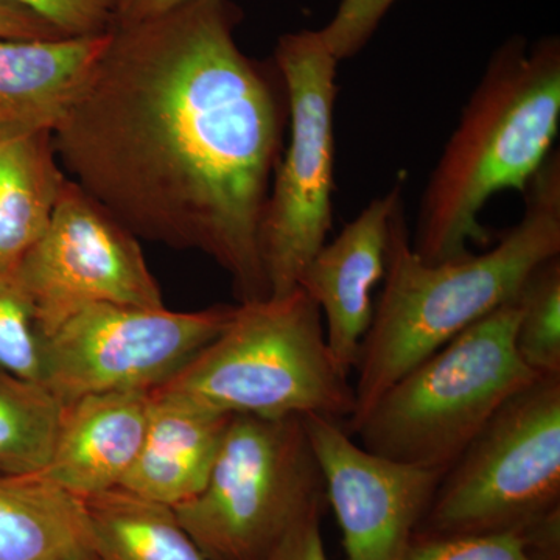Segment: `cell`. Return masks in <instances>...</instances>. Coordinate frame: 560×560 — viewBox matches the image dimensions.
<instances>
[{
    "instance_id": "obj_1",
    "label": "cell",
    "mask_w": 560,
    "mask_h": 560,
    "mask_svg": "<svg viewBox=\"0 0 560 560\" xmlns=\"http://www.w3.org/2000/svg\"><path fill=\"white\" fill-rule=\"evenodd\" d=\"M242 10L190 0L114 25L51 136L66 175L143 241L198 249L241 302L267 300L260 226L289 98L276 65L243 54Z\"/></svg>"
},
{
    "instance_id": "obj_2",
    "label": "cell",
    "mask_w": 560,
    "mask_h": 560,
    "mask_svg": "<svg viewBox=\"0 0 560 560\" xmlns=\"http://www.w3.org/2000/svg\"><path fill=\"white\" fill-rule=\"evenodd\" d=\"M525 213L492 248L429 264L412 249L404 198L389 221L385 287L361 342L355 410L359 429L400 377L501 305L515 300L530 272L560 256V160L550 154L525 190Z\"/></svg>"
},
{
    "instance_id": "obj_3",
    "label": "cell",
    "mask_w": 560,
    "mask_h": 560,
    "mask_svg": "<svg viewBox=\"0 0 560 560\" xmlns=\"http://www.w3.org/2000/svg\"><path fill=\"white\" fill-rule=\"evenodd\" d=\"M560 121V40L512 36L490 58L420 201L416 254L429 264L488 246L486 202L526 187L550 156Z\"/></svg>"
},
{
    "instance_id": "obj_4",
    "label": "cell",
    "mask_w": 560,
    "mask_h": 560,
    "mask_svg": "<svg viewBox=\"0 0 560 560\" xmlns=\"http://www.w3.org/2000/svg\"><path fill=\"white\" fill-rule=\"evenodd\" d=\"M161 388L230 416L318 415L348 422L355 410L353 386L331 357L323 315L301 289L241 302L219 337Z\"/></svg>"
},
{
    "instance_id": "obj_5",
    "label": "cell",
    "mask_w": 560,
    "mask_h": 560,
    "mask_svg": "<svg viewBox=\"0 0 560 560\" xmlns=\"http://www.w3.org/2000/svg\"><path fill=\"white\" fill-rule=\"evenodd\" d=\"M518 319L515 296L411 368L353 433L361 447L397 463L451 469L492 416L541 377L515 348Z\"/></svg>"
},
{
    "instance_id": "obj_6",
    "label": "cell",
    "mask_w": 560,
    "mask_h": 560,
    "mask_svg": "<svg viewBox=\"0 0 560 560\" xmlns=\"http://www.w3.org/2000/svg\"><path fill=\"white\" fill-rule=\"evenodd\" d=\"M326 504L302 418L235 415L205 488L173 510L209 560H264L294 523Z\"/></svg>"
},
{
    "instance_id": "obj_7",
    "label": "cell",
    "mask_w": 560,
    "mask_h": 560,
    "mask_svg": "<svg viewBox=\"0 0 560 560\" xmlns=\"http://www.w3.org/2000/svg\"><path fill=\"white\" fill-rule=\"evenodd\" d=\"M560 510V374L500 408L445 471L418 533H525Z\"/></svg>"
},
{
    "instance_id": "obj_8",
    "label": "cell",
    "mask_w": 560,
    "mask_h": 560,
    "mask_svg": "<svg viewBox=\"0 0 560 560\" xmlns=\"http://www.w3.org/2000/svg\"><path fill=\"white\" fill-rule=\"evenodd\" d=\"M338 62L319 31L287 33L276 46L275 65L289 98L290 140L260 226L268 298L298 289L301 272L326 245L331 228Z\"/></svg>"
},
{
    "instance_id": "obj_9",
    "label": "cell",
    "mask_w": 560,
    "mask_h": 560,
    "mask_svg": "<svg viewBox=\"0 0 560 560\" xmlns=\"http://www.w3.org/2000/svg\"><path fill=\"white\" fill-rule=\"evenodd\" d=\"M234 312L232 305L186 313L88 305L44 338L43 385L65 405L90 394L161 388L219 337Z\"/></svg>"
},
{
    "instance_id": "obj_10",
    "label": "cell",
    "mask_w": 560,
    "mask_h": 560,
    "mask_svg": "<svg viewBox=\"0 0 560 560\" xmlns=\"http://www.w3.org/2000/svg\"><path fill=\"white\" fill-rule=\"evenodd\" d=\"M18 278L44 338L88 305L165 307L139 238L69 176Z\"/></svg>"
},
{
    "instance_id": "obj_11",
    "label": "cell",
    "mask_w": 560,
    "mask_h": 560,
    "mask_svg": "<svg viewBox=\"0 0 560 560\" xmlns=\"http://www.w3.org/2000/svg\"><path fill=\"white\" fill-rule=\"evenodd\" d=\"M348 560H400L445 471L397 463L355 444L342 422L302 416Z\"/></svg>"
},
{
    "instance_id": "obj_12",
    "label": "cell",
    "mask_w": 560,
    "mask_h": 560,
    "mask_svg": "<svg viewBox=\"0 0 560 560\" xmlns=\"http://www.w3.org/2000/svg\"><path fill=\"white\" fill-rule=\"evenodd\" d=\"M397 183L361 210L330 245H324L301 272L304 291L326 320V340L335 363L346 375L355 368L361 342L370 329L372 290L385 278L389 221L401 200Z\"/></svg>"
},
{
    "instance_id": "obj_13",
    "label": "cell",
    "mask_w": 560,
    "mask_h": 560,
    "mask_svg": "<svg viewBox=\"0 0 560 560\" xmlns=\"http://www.w3.org/2000/svg\"><path fill=\"white\" fill-rule=\"evenodd\" d=\"M151 390L90 394L65 405L40 475L84 500L119 488L145 436Z\"/></svg>"
},
{
    "instance_id": "obj_14",
    "label": "cell",
    "mask_w": 560,
    "mask_h": 560,
    "mask_svg": "<svg viewBox=\"0 0 560 560\" xmlns=\"http://www.w3.org/2000/svg\"><path fill=\"white\" fill-rule=\"evenodd\" d=\"M232 416L178 393L151 390L145 436L119 488L175 508L201 492Z\"/></svg>"
},
{
    "instance_id": "obj_15",
    "label": "cell",
    "mask_w": 560,
    "mask_h": 560,
    "mask_svg": "<svg viewBox=\"0 0 560 560\" xmlns=\"http://www.w3.org/2000/svg\"><path fill=\"white\" fill-rule=\"evenodd\" d=\"M108 33L50 40L0 38V135L54 132L105 49Z\"/></svg>"
},
{
    "instance_id": "obj_16",
    "label": "cell",
    "mask_w": 560,
    "mask_h": 560,
    "mask_svg": "<svg viewBox=\"0 0 560 560\" xmlns=\"http://www.w3.org/2000/svg\"><path fill=\"white\" fill-rule=\"evenodd\" d=\"M66 179L51 131L0 135V275L46 234Z\"/></svg>"
},
{
    "instance_id": "obj_17",
    "label": "cell",
    "mask_w": 560,
    "mask_h": 560,
    "mask_svg": "<svg viewBox=\"0 0 560 560\" xmlns=\"http://www.w3.org/2000/svg\"><path fill=\"white\" fill-rule=\"evenodd\" d=\"M92 551L83 500L40 474H0V560H79Z\"/></svg>"
},
{
    "instance_id": "obj_18",
    "label": "cell",
    "mask_w": 560,
    "mask_h": 560,
    "mask_svg": "<svg viewBox=\"0 0 560 560\" xmlns=\"http://www.w3.org/2000/svg\"><path fill=\"white\" fill-rule=\"evenodd\" d=\"M83 501L103 560H209L168 504L121 488Z\"/></svg>"
},
{
    "instance_id": "obj_19",
    "label": "cell",
    "mask_w": 560,
    "mask_h": 560,
    "mask_svg": "<svg viewBox=\"0 0 560 560\" xmlns=\"http://www.w3.org/2000/svg\"><path fill=\"white\" fill-rule=\"evenodd\" d=\"M62 410L43 383L0 370V474H40L49 466Z\"/></svg>"
},
{
    "instance_id": "obj_20",
    "label": "cell",
    "mask_w": 560,
    "mask_h": 560,
    "mask_svg": "<svg viewBox=\"0 0 560 560\" xmlns=\"http://www.w3.org/2000/svg\"><path fill=\"white\" fill-rule=\"evenodd\" d=\"M515 348L537 375L560 374V256L540 264L517 294Z\"/></svg>"
},
{
    "instance_id": "obj_21",
    "label": "cell",
    "mask_w": 560,
    "mask_h": 560,
    "mask_svg": "<svg viewBox=\"0 0 560 560\" xmlns=\"http://www.w3.org/2000/svg\"><path fill=\"white\" fill-rule=\"evenodd\" d=\"M44 337L18 270L0 275V370L43 383Z\"/></svg>"
},
{
    "instance_id": "obj_22",
    "label": "cell",
    "mask_w": 560,
    "mask_h": 560,
    "mask_svg": "<svg viewBox=\"0 0 560 560\" xmlns=\"http://www.w3.org/2000/svg\"><path fill=\"white\" fill-rule=\"evenodd\" d=\"M400 560H534L518 533L434 536L416 533Z\"/></svg>"
},
{
    "instance_id": "obj_23",
    "label": "cell",
    "mask_w": 560,
    "mask_h": 560,
    "mask_svg": "<svg viewBox=\"0 0 560 560\" xmlns=\"http://www.w3.org/2000/svg\"><path fill=\"white\" fill-rule=\"evenodd\" d=\"M38 14L65 38L105 35L113 28L121 0H0Z\"/></svg>"
},
{
    "instance_id": "obj_24",
    "label": "cell",
    "mask_w": 560,
    "mask_h": 560,
    "mask_svg": "<svg viewBox=\"0 0 560 560\" xmlns=\"http://www.w3.org/2000/svg\"><path fill=\"white\" fill-rule=\"evenodd\" d=\"M394 3L396 0H340L329 24L319 31L331 55L338 61L355 57Z\"/></svg>"
},
{
    "instance_id": "obj_25",
    "label": "cell",
    "mask_w": 560,
    "mask_h": 560,
    "mask_svg": "<svg viewBox=\"0 0 560 560\" xmlns=\"http://www.w3.org/2000/svg\"><path fill=\"white\" fill-rule=\"evenodd\" d=\"M324 510H313L300 518L264 560H329L320 533Z\"/></svg>"
},
{
    "instance_id": "obj_26",
    "label": "cell",
    "mask_w": 560,
    "mask_h": 560,
    "mask_svg": "<svg viewBox=\"0 0 560 560\" xmlns=\"http://www.w3.org/2000/svg\"><path fill=\"white\" fill-rule=\"evenodd\" d=\"M0 38L24 40L65 39L57 28L32 11L0 2Z\"/></svg>"
},
{
    "instance_id": "obj_27",
    "label": "cell",
    "mask_w": 560,
    "mask_h": 560,
    "mask_svg": "<svg viewBox=\"0 0 560 560\" xmlns=\"http://www.w3.org/2000/svg\"><path fill=\"white\" fill-rule=\"evenodd\" d=\"M187 2L190 0H121L114 25L136 24V22L151 20Z\"/></svg>"
},
{
    "instance_id": "obj_28",
    "label": "cell",
    "mask_w": 560,
    "mask_h": 560,
    "mask_svg": "<svg viewBox=\"0 0 560 560\" xmlns=\"http://www.w3.org/2000/svg\"><path fill=\"white\" fill-rule=\"evenodd\" d=\"M79 560H103L101 556L97 555V552L92 551L88 552L86 556H83V558H80Z\"/></svg>"
}]
</instances>
